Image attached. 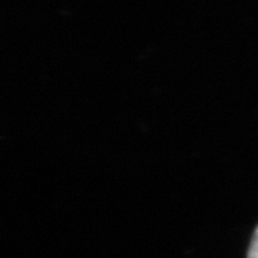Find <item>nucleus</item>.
<instances>
[{
  "label": "nucleus",
  "mask_w": 258,
  "mask_h": 258,
  "mask_svg": "<svg viewBox=\"0 0 258 258\" xmlns=\"http://www.w3.org/2000/svg\"><path fill=\"white\" fill-rule=\"evenodd\" d=\"M248 258H258V228L252 235V240L248 248Z\"/></svg>",
  "instance_id": "nucleus-1"
}]
</instances>
